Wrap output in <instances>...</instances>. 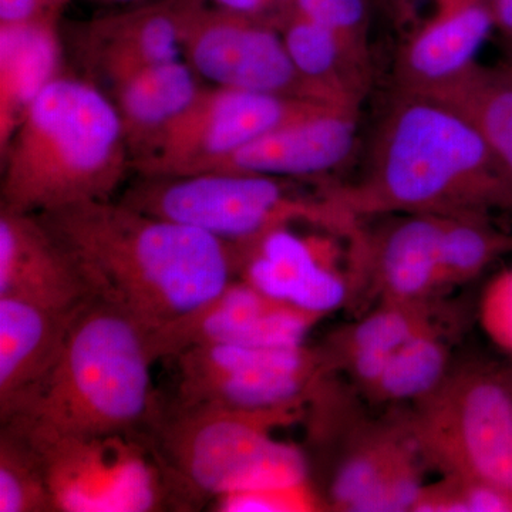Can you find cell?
<instances>
[{
  "label": "cell",
  "mask_w": 512,
  "mask_h": 512,
  "mask_svg": "<svg viewBox=\"0 0 512 512\" xmlns=\"http://www.w3.org/2000/svg\"><path fill=\"white\" fill-rule=\"evenodd\" d=\"M37 215L74 256L94 296L150 335L239 278L235 245L120 201L80 202Z\"/></svg>",
  "instance_id": "6da1fadb"
},
{
  "label": "cell",
  "mask_w": 512,
  "mask_h": 512,
  "mask_svg": "<svg viewBox=\"0 0 512 512\" xmlns=\"http://www.w3.org/2000/svg\"><path fill=\"white\" fill-rule=\"evenodd\" d=\"M320 194L353 217L512 210L511 180L477 128L444 101L396 89L359 183L326 185Z\"/></svg>",
  "instance_id": "7a4b0ae2"
},
{
  "label": "cell",
  "mask_w": 512,
  "mask_h": 512,
  "mask_svg": "<svg viewBox=\"0 0 512 512\" xmlns=\"http://www.w3.org/2000/svg\"><path fill=\"white\" fill-rule=\"evenodd\" d=\"M0 156V207L28 214L111 200L131 170L113 100L92 80L63 73L33 101Z\"/></svg>",
  "instance_id": "3957f363"
},
{
  "label": "cell",
  "mask_w": 512,
  "mask_h": 512,
  "mask_svg": "<svg viewBox=\"0 0 512 512\" xmlns=\"http://www.w3.org/2000/svg\"><path fill=\"white\" fill-rule=\"evenodd\" d=\"M148 335L94 296L74 316L50 375L0 421L22 419L69 434H147L161 406Z\"/></svg>",
  "instance_id": "277c9868"
},
{
  "label": "cell",
  "mask_w": 512,
  "mask_h": 512,
  "mask_svg": "<svg viewBox=\"0 0 512 512\" xmlns=\"http://www.w3.org/2000/svg\"><path fill=\"white\" fill-rule=\"evenodd\" d=\"M302 404L268 410L160 406L148 437L173 478L185 510L220 495L309 483L305 454L272 436Z\"/></svg>",
  "instance_id": "5b68a950"
},
{
  "label": "cell",
  "mask_w": 512,
  "mask_h": 512,
  "mask_svg": "<svg viewBox=\"0 0 512 512\" xmlns=\"http://www.w3.org/2000/svg\"><path fill=\"white\" fill-rule=\"evenodd\" d=\"M39 451L56 512L184 511L148 434H69L10 419Z\"/></svg>",
  "instance_id": "8992f818"
},
{
  "label": "cell",
  "mask_w": 512,
  "mask_h": 512,
  "mask_svg": "<svg viewBox=\"0 0 512 512\" xmlns=\"http://www.w3.org/2000/svg\"><path fill=\"white\" fill-rule=\"evenodd\" d=\"M312 197H299L288 178L224 171L143 177L120 202L244 247L276 228L306 221Z\"/></svg>",
  "instance_id": "52a82bcc"
},
{
  "label": "cell",
  "mask_w": 512,
  "mask_h": 512,
  "mask_svg": "<svg viewBox=\"0 0 512 512\" xmlns=\"http://www.w3.org/2000/svg\"><path fill=\"white\" fill-rule=\"evenodd\" d=\"M417 450L450 477L512 495V387L467 372L426 397L413 427Z\"/></svg>",
  "instance_id": "ba28073f"
},
{
  "label": "cell",
  "mask_w": 512,
  "mask_h": 512,
  "mask_svg": "<svg viewBox=\"0 0 512 512\" xmlns=\"http://www.w3.org/2000/svg\"><path fill=\"white\" fill-rule=\"evenodd\" d=\"M332 107L345 106L205 83L188 109L131 163V170L143 177L192 173L268 131Z\"/></svg>",
  "instance_id": "9c48e42d"
},
{
  "label": "cell",
  "mask_w": 512,
  "mask_h": 512,
  "mask_svg": "<svg viewBox=\"0 0 512 512\" xmlns=\"http://www.w3.org/2000/svg\"><path fill=\"white\" fill-rule=\"evenodd\" d=\"M178 406L268 410L309 399L323 372L318 353L305 348L197 345L173 357Z\"/></svg>",
  "instance_id": "30bf717a"
},
{
  "label": "cell",
  "mask_w": 512,
  "mask_h": 512,
  "mask_svg": "<svg viewBox=\"0 0 512 512\" xmlns=\"http://www.w3.org/2000/svg\"><path fill=\"white\" fill-rule=\"evenodd\" d=\"M183 59L212 86L336 104L303 79L272 18L201 3L185 25Z\"/></svg>",
  "instance_id": "8fae6325"
},
{
  "label": "cell",
  "mask_w": 512,
  "mask_h": 512,
  "mask_svg": "<svg viewBox=\"0 0 512 512\" xmlns=\"http://www.w3.org/2000/svg\"><path fill=\"white\" fill-rule=\"evenodd\" d=\"M320 318L237 278L190 315L148 335V345L154 362L197 345L298 348Z\"/></svg>",
  "instance_id": "7c38bea8"
},
{
  "label": "cell",
  "mask_w": 512,
  "mask_h": 512,
  "mask_svg": "<svg viewBox=\"0 0 512 512\" xmlns=\"http://www.w3.org/2000/svg\"><path fill=\"white\" fill-rule=\"evenodd\" d=\"M208 0H154L93 19L80 33L79 52L92 82L111 87L134 74L183 57L185 25Z\"/></svg>",
  "instance_id": "4fadbf2b"
},
{
  "label": "cell",
  "mask_w": 512,
  "mask_h": 512,
  "mask_svg": "<svg viewBox=\"0 0 512 512\" xmlns=\"http://www.w3.org/2000/svg\"><path fill=\"white\" fill-rule=\"evenodd\" d=\"M359 109L332 107L256 137L192 173L224 171L275 178H305L340 167L355 150ZM188 173V174H192Z\"/></svg>",
  "instance_id": "5bb4252c"
},
{
  "label": "cell",
  "mask_w": 512,
  "mask_h": 512,
  "mask_svg": "<svg viewBox=\"0 0 512 512\" xmlns=\"http://www.w3.org/2000/svg\"><path fill=\"white\" fill-rule=\"evenodd\" d=\"M237 248L239 278L272 298L322 316L348 298L338 249L328 239L301 238L286 225Z\"/></svg>",
  "instance_id": "9a60e30c"
},
{
  "label": "cell",
  "mask_w": 512,
  "mask_h": 512,
  "mask_svg": "<svg viewBox=\"0 0 512 512\" xmlns=\"http://www.w3.org/2000/svg\"><path fill=\"white\" fill-rule=\"evenodd\" d=\"M0 296L76 311L94 292L39 215L0 207Z\"/></svg>",
  "instance_id": "2e32d148"
},
{
  "label": "cell",
  "mask_w": 512,
  "mask_h": 512,
  "mask_svg": "<svg viewBox=\"0 0 512 512\" xmlns=\"http://www.w3.org/2000/svg\"><path fill=\"white\" fill-rule=\"evenodd\" d=\"M429 2V16L414 26L397 53L396 90L424 93L456 79L477 63L495 29L488 0Z\"/></svg>",
  "instance_id": "e0dca14e"
},
{
  "label": "cell",
  "mask_w": 512,
  "mask_h": 512,
  "mask_svg": "<svg viewBox=\"0 0 512 512\" xmlns=\"http://www.w3.org/2000/svg\"><path fill=\"white\" fill-rule=\"evenodd\" d=\"M80 309L60 311L0 296V417L50 375Z\"/></svg>",
  "instance_id": "ac0fdd59"
},
{
  "label": "cell",
  "mask_w": 512,
  "mask_h": 512,
  "mask_svg": "<svg viewBox=\"0 0 512 512\" xmlns=\"http://www.w3.org/2000/svg\"><path fill=\"white\" fill-rule=\"evenodd\" d=\"M59 23H0V151L33 101L62 72Z\"/></svg>",
  "instance_id": "d6986e66"
},
{
  "label": "cell",
  "mask_w": 512,
  "mask_h": 512,
  "mask_svg": "<svg viewBox=\"0 0 512 512\" xmlns=\"http://www.w3.org/2000/svg\"><path fill=\"white\" fill-rule=\"evenodd\" d=\"M200 76L181 59L158 64L111 87L131 163L153 146L200 93Z\"/></svg>",
  "instance_id": "ffe728a7"
},
{
  "label": "cell",
  "mask_w": 512,
  "mask_h": 512,
  "mask_svg": "<svg viewBox=\"0 0 512 512\" xmlns=\"http://www.w3.org/2000/svg\"><path fill=\"white\" fill-rule=\"evenodd\" d=\"M419 487L410 448L382 437L362 444L340 466L330 488V501L339 511H396L409 503Z\"/></svg>",
  "instance_id": "44dd1931"
},
{
  "label": "cell",
  "mask_w": 512,
  "mask_h": 512,
  "mask_svg": "<svg viewBox=\"0 0 512 512\" xmlns=\"http://www.w3.org/2000/svg\"><path fill=\"white\" fill-rule=\"evenodd\" d=\"M444 218L446 215L410 214L377 239L370 254L393 302H417L441 285Z\"/></svg>",
  "instance_id": "7402d4cb"
},
{
  "label": "cell",
  "mask_w": 512,
  "mask_h": 512,
  "mask_svg": "<svg viewBox=\"0 0 512 512\" xmlns=\"http://www.w3.org/2000/svg\"><path fill=\"white\" fill-rule=\"evenodd\" d=\"M303 79L333 103L359 109L369 89L372 64L362 62L335 33L293 12L275 19Z\"/></svg>",
  "instance_id": "603a6c76"
},
{
  "label": "cell",
  "mask_w": 512,
  "mask_h": 512,
  "mask_svg": "<svg viewBox=\"0 0 512 512\" xmlns=\"http://www.w3.org/2000/svg\"><path fill=\"white\" fill-rule=\"evenodd\" d=\"M427 96L460 111L484 138L512 183V82L498 67L476 63Z\"/></svg>",
  "instance_id": "cb8c5ba5"
},
{
  "label": "cell",
  "mask_w": 512,
  "mask_h": 512,
  "mask_svg": "<svg viewBox=\"0 0 512 512\" xmlns=\"http://www.w3.org/2000/svg\"><path fill=\"white\" fill-rule=\"evenodd\" d=\"M0 512H56L42 457L12 423L0 429Z\"/></svg>",
  "instance_id": "d4e9b609"
},
{
  "label": "cell",
  "mask_w": 512,
  "mask_h": 512,
  "mask_svg": "<svg viewBox=\"0 0 512 512\" xmlns=\"http://www.w3.org/2000/svg\"><path fill=\"white\" fill-rule=\"evenodd\" d=\"M508 252H512V235L494 228L485 215H446L441 241V285L474 278Z\"/></svg>",
  "instance_id": "484cf974"
},
{
  "label": "cell",
  "mask_w": 512,
  "mask_h": 512,
  "mask_svg": "<svg viewBox=\"0 0 512 512\" xmlns=\"http://www.w3.org/2000/svg\"><path fill=\"white\" fill-rule=\"evenodd\" d=\"M446 360L440 340L430 329L424 330L393 353L372 390L389 400L427 397L440 386Z\"/></svg>",
  "instance_id": "4316f807"
},
{
  "label": "cell",
  "mask_w": 512,
  "mask_h": 512,
  "mask_svg": "<svg viewBox=\"0 0 512 512\" xmlns=\"http://www.w3.org/2000/svg\"><path fill=\"white\" fill-rule=\"evenodd\" d=\"M370 5V0H293L286 12L296 13L325 26L348 46L353 55L362 62L372 64Z\"/></svg>",
  "instance_id": "83f0119b"
},
{
  "label": "cell",
  "mask_w": 512,
  "mask_h": 512,
  "mask_svg": "<svg viewBox=\"0 0 512 512\" xmlns=\"http://www.w3.org/2000/svg\"><path fill=\"white\" fill-rule=\"evenodd\" d=\"M429 329L423 313L412 303H396L363 319L352 330L349 350L377 349L396 352L407 340Z\"/></svg>",
  "instance_id": "f1b7e54d"
},
{
  "label": "cell",
  "mask_w": 512,
  "mask_h": 512,
  "mask_svg": "<svg viewBox=\"0 0 512 512\" xmlns=\"http://www.w3.org/2000/svg\"><path fill=\"white\" fill-rule=\"evenodd\" d=\"M414 511L512 512V495L493 485L450 477L446 484L424 488Z\"/></svg>",
  "instance_id": "f546056e"
},
{
  "label": "cell",
  "mask_w": 512,
  "mask_h": 512,
  "mask_svg": "<svg viewBox=\"0 0 512 512\" xmlns=\"http://www.w3.org/2000/svg\"><path fill=\"white\" fill-rule=\"evenodd\" d=\"M220 512H309L323 510L311 483L258 488L220 495L212 501Z\"/></svg>",
  "instance_id": "4dcf8cb0"
},
{
  "label": "cell",
  "mask_w": 512,
  "mask_h": 512,
  "mask_svg": "<svg viewBox=\"0 0 512 512\" xmlns=\"http://www.w3.org/2000/svg\"><path fill=\"white\" fill-rule=\"evenodd\" d=\"M480 320L495 345L512 352V269L488 284L480 303Z\"/></svg>",
  "instance_id": "1f68e13d"
},
{
  "label": "cell",
  "mask_w": 512,
  "mask_h": 512,
  "mask_svg": "<svg viewBox=\"0 0 512 512\" xmlns=\"http://www.w3.org/2000/svg\"><path fill=\"white\" fill-rule=\"evenodd\" d=\"M70 0H0V23H59Z\"/></svg>",
  "instance_id": "d6a6232c"
},
{
  "label": "cell",
  "mask_w": 512,
  "mask_h": 512,
  "mask_svg": "<svg viewBox=\"0 0 512 512\" xmlns=\"http://www.w3.org/2000/svg\"><path fill=\"white\" fill-rule=\"evenodd\" d=\"M208 3L215 6V8L228 10V12L272 18L271 6H269L268 0H208Z\"/></svg>",
  "instance_id": "836d02e7"
},
{
  "label": "cell",
  "mask_w": 512,
  "mask_h": 512,
  "mask_svg": "<svg viewBox=\"0 0 512 512\" xmlns=\"http://www.w3.org/2000/svg\"><path fill=\"white\" fill-rule=\"evenodd\" d=\"M493 12L495 29L512 46V0H488Z\"/></svg>",
  "instance_id": "e575fe53"
},
{
  "label": "cell",
  "mask_w": 512,
  "mask_h": 512,
  "mask_svg": "<svg viewBox=\"0 0 512 512\" xmlns=\"http://www.w3.org/2000/svg\"><path fill=\"white\" fill-rule=\"evenodd\" d=\"M392 5V8L399 13L403 18H409L410 12L413 9L414 0H387Z\"/></svg>",
  "instance_id": "d590c367"
},
{
  "label": "cell",
  "mask_w": 512,
  "mask_h": 512,
  "mask_svg": "<svg viewBox=\"0 0 512 512\" xmlns=\"http://www.w3.org/2000/svg\"><path fill=\"white\" fill-rule=\"evenodd\" d=\"M268 2L271 6L272 18L275 20L291 8L293 0H268Z\"/></svg>",
  "instance_id": "8d00e7d4"
},
{
  "label": "cell",
  "mask_w": 512,
  "mask_h": 512,
  "mask_svg": "<svg viewBox=\"0 0 512 512\" xmlns=\"http://www.w3.org/2000/svg\"><path fill=\"white\" fill-rule=\"evenodd\" d=\"M498 69L501 70V72H503L505 74V76L508 77V79L511 80L512 82V52H511V55L510 57H508L507 60H505V62L501 63L500 66H497Z\"/></svg>",
  "instance_id": "74e56055"
},
{
  "label": "cell",
  "mask_w": 512,
  "mask_h": 512,
  "mask_svg": "<svg viewBox=\"0 0 512 512\" xmlns=\"http://www.w3.org/2000/svg\"><path fill=\"white\" fill-rule=\"evenodd\" d=\"M110 2H127V0H110Z\"/></svg>",
  "instance_id": "f35d334b"
}]
</instances>
